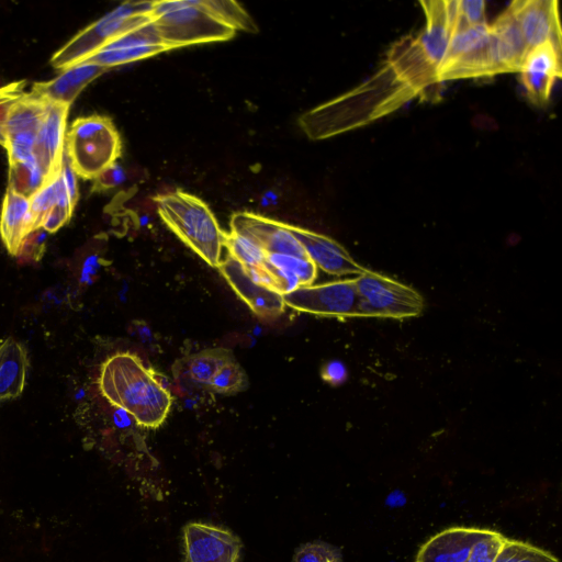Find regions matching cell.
<instances>
[{
    "label": "cell",
    "instance_id": "6da1fadb",
    "mask_svg": "<svg viewBox=\"0 0 562 562\" xmlns=\"http://www.w3.org/2000/svg\"><path fill=\"white\" fill-rule=\"evenodd\" d=\"M98 385L110 404L127 412L144 428L159 427L172 404L156 372L128 351L114 353L102 363Z\"/></svg>",
    "mask_w": 562,
    "mask_h": 562
},
{
    "label": "cell",
    "instance_id": "7a4b0ae2",
    "mask_svg": "<svg viewBox=\"0 0 562 562\" xmlns=\"http://www.w3.org/2000/svg\"><path fill=\"white\" fill-rule=\"evenodd\" d=\"M154 201L167 227L207 265L217 267L225 232L206 203L182 190L158 194Z\"/></svg>",
    "mask_w": 562,
    "mask_h": 562
},
{
    "label": "cell",
    "instance_id": "3957f363",
    "mask_svg": "<svg viewBox=\"0 0 562 562\" xmlns=\"http://www.w3.org/2000/svg\"><path fill=\"white\" fill-rule=\"evenodd\" d=\"M151 21L170 49L232 38L235 30L202 7L200 0L154 1Z\"/></svg>",
    "mask_w": 562,
    "mask_h": 562
},
{
    "label": "cell",
    "instance_id": "277c9868",
    "mask_svg": "<svg viewBox=\"0 0 562 562\" xmlns=\"http://www.w3.org/2000/svg\"><path fill=\"white\" fill-rule=\"evenodd\" d=\"M65 153L77 176L94 179L121 156V136L108 116H80L66 134Z\"/></svg>",
    "mask_w": 562,
    "mask_h": 562
},
{
    "label": "cell",
    "instance_id": "5b68a950",
    "mask_svg": "<svg viewBox=\"0 0 562 562\" xmlns=\"http://www.w3.org/2000/svg\"><path fill=\"white\" fill-rule=\"evenodd\" d=\"M154 1H126L86 26L59 48L50 63L65 69L81 63L108 42L121 34L151 21Z\"/></svg>",
    "mask_w": 562,
    "mask_h": 562
},
{
    "label": "cell",
    "instance_id": "8992f818",
    "mask_svg": "<svg viewBox=\"0 0 562 562\" xmlns=\"http://www.w3.org/2000/svg\"><path fill=\"white\" fill-rule=\"evenodd\" d=\"M360 317L404 319L422 314L424 299L415 289L366 269L356 279Z\"/></svg>",
    "mask_w": 562,
    "mask_h": 562
},
{
    "label": "cell",
    "instance_id": "52a82bcc",
    "mask_svg": "<svg viewBox=\"0 0 562 562\" xmlns=\"http://www.w3.org/2000/svg\"><path fill=\"white\" fill-rule=\"evenodd\" d=\"M285 306L319 316L360 317L355 279L304 285L283 295Z\"/></svg>",
    "mask_w": 562,
    "mask_h": 562
},
{
    "label": "cell",
    "instance_id": "ba28073f",
    "mask_svg": "<svg viewBox=\"0 0 562 562\" xmlns=\"http://www.w3.org/2000/svg\"><path fill=\"white\" fill-rule=\"evenodd\" d=\"M167 50L169 48L160 40L153 21H149L108 42L86 60L109 70Z\"/></svg>",
    "mask_w": 562,
    "mask_h": 562
},
{
    "label": "cell",
    "instance_id": "9c48e42d",
    "mask_svg": "<svg viewBox=\"0 0 562 562\" xmlns=\"http://www.w3.org/2000/svg\"><path fill=\"white\" fill-rule=\"evenodd\" d=\"M528 47L519 26L507 9L492 25L485 48L487 76L506 71H519Z\"/></svg>",
    "mask_w": 562,
    "mask_h": 562
},
{
    "label": "cell",
    "instance_id": "30bf717a",
    "mask_svg": "<svg viewBox=\"0 0 562 562\" xmlns=\"http://www.w3.org/2000/svg\"><path fill=\"white\" fill-rule=\"evenodd\" d=\"M231 231L248 237L267 255L288 254L307 257L290 231L289 224L250 212H237L231 218Z\"/></svg>",
    "mask_w": 562,
    "mask_h": 562
},
{
    "label": "cell",
    "instance_id": "8fae6325",
    "mask_svg": "<svg viewBox=\"0 0 562 562\" xmlns=\"http://www.w3.org/2000/svg\"><path fill=\"white\" fill-rule=\"evenodd\" d=\"M187 562H238L241 542L231 531L207 524L183 528Z\"/></svg>",
    "mask_w": 562,
    "mask_h": 562
},
{
    "label": "cell",
    "instance_id": "7c38bea8",
    "mask_svg": "<svg viewBox=\"0 0 562 562\" xmlns=\"http://www.w3.org/2000/svg\"><path fill=\"white\" fill-rule=\"evenodd\" d=\"M508 9L519 26L528 49L546 43L561 47L557 1L518 0L512 2Z\"/></svg>",
    "mask_w": 562,
    "mask_h": 562
},
{
    "label": "cell",
    "instance_id": "4fadbf2b",
    "mask_svg": "<svg viewBox=\"0 0 562 562\" xmlns=\"http://www.w3.org/2000/svg\"><path fill=\"white\" fill-rule=\"evenodd\" d=\"M561 47L546 43L529 48L519 72L527 97L536 104L550 98L555 81L561 77Z\"/></svg>",
    "mask_w": 562,
    "mask_h": 562
},
{
    "label": "cell",
    "instance_id": "5bb4252c",
    "mask_svg": "<svg viewBox=\"0 0 562 562\" xmlns=\"http://www.w3.org/2000/svg\"><path fill=\"white\" fill-rule=\"evenodd\" d=\"M217 268L237 295L257 316L272 319L284 312L283 295L256 282L245 268L231 256L222 260Z\"/></svg>",
    "mask_w": 562,
    "mask_h": 562
},
{
    "label": "cell",
    "instance_id": "9a60e30c",
    "mask_svg": "<svg viewBox=\"0 0 562 562\" xmlns=\"http://www.w3.org/2000/svg\"><path fill=\"white\" fill-rule=\"evenodd\" d=\"M289 227L316 268L334 276H359L366 270L333 238L299 226Z\"/></svg>",
    "mask_w": 562,
    "mask_h": 562
},
{
    "label": "cell",
    "instance_id": "2e32d148",
    "mask_svg": "<svg viewBox=\"0 0 562 562\" xmlns=\"http://www.w3.org/2000/svg\"><path fill=\"white\" fill-rule=\"evenodd\" d=\"M69 108L67 104L48 102L45 117L37 133L34 154L48 180L59 173L65 157Z\"/></svg>",
    "mask_w": 562,
    "mask_h": 562
},
{
    "label": "cell",
    "instance_id": "e0dca14e",
    "mask_svg": "<svg viewBox=\"0 0 562 562\" xmlns=\"http://www.w3.org/2000/svg\"><path fill=\"white\" fill-rule=\"evenodd\" d=\"M105 71L106 68L85 60L63 69L49 81L34 83L30 92L47 102L70 106L79 93Z\"/></svg>",
    "mask_w": 562,
    "mask_h": 562
},
{
    "label": "cell",
    "instance_id": "ac0fdd59",
    "mask_svg": "<svg viewBox=\"0 0 562 562\" xmlns=\"http://www.w3.org/2000/svg\"><path fill=\"white\" fill-rule=\"evenodd\" d=\"M483 529L451 527L426 541L416 555V562H465L473 542Z\"/></svg>",
    "mask_w": 562,
    "mask_h": 562
},
{
    "label": "cell",
    "instance_id": "d6986e66",
    "mask_svg": "<svg viewBox=\"0 0 562 562\" xmlns=\"http://www.w3.org/2000/svg\"><path fill=\"white\" fill-rule=\"evenodd\" d=\"M32 232L30 199L8 189L0 214V236L9 254L20 256L23 243Z\"/></svg>",
    "mask_w": 562,
    "mask_h": 562
},
{
    "label": "cell",
    "instance_id": "ffe728a7",
    "mask_svg": "<svg viewBox=\"0 0 562 562\" xmlns=\"http://www.w3.org/2000/svg\"><path fill=\"white\" fill-rule=\"evenodd\" d=\"M422 4L426 12L427 24L416 41L425 58L440 72L452 33L445 1H429Z\"/></svg>",
    "mask_w": 562,
    "mask_h": 562
},
{
    "label": "cell",
    "instance_id": "44dd1931",
    "mask_svg": "<svg viewBox=\"0 0 562 562\" xmlns=\"http://www.w3.org/2000/svg\"><path fill=\"white\" fill-rule=\"evenodd\" d=\"M27 357L23 346L13 338L0 344V401L22 394L25 385Z\"/></svg>",
    "mask_w": 562,
    "mask_h": 562
},
{
    "label": "cell",
    "instance_id": "7402d4cb",
    "mask_svg": "<svg viewBox=\"0 0 562 562\" xmlns=\"http://www.w3.org/2000/svg\"><path fill=\"white\" fill-rule=\"evenodd\" d=\"M231 360H234L231 350L221 347L209 348L179 360L173 368H178V371L195 385L207 389L216 372Z\"/></svg>",
    "mask_w": 562,
    "mask_h": 562
},
{
    "label": "cell",
    "instance_id": "603a6c76",
    "mask_svg": "<svg viewBox=\"0 0 562 562\" xmlns=\"http://www.w3.org/2000/svg\"><path fill=\"white\" fill-rule=\"evenodd\" d=\"M48 102L29 92L15 99L4 122L5 139L24 132L38 133L45 117Z\"/></svg>",
    "mask_w": 562,
    "mask_h": 562
},
{
    "label": "cell",
    "instance_id": "cb8c5ba5",
    "mask_svg": "<svg viewBox=\"0 0 562 562\" xmlns=\"http://www.w3.org/2000/svg\"><path fill=\"white\" fill-rule=\"evenodd\" d=\"M48 180L35 154L22 162L10 164L8 189L31 198Z\"/></svg>",
    "mask_w": 562,
    "mask_h": 562
},
{
    "label": "cell",
    "instance_id": "d4e9b609",
    "mask_svg": "<svg viewBox=\"0 0 562 562\" xmlns=\"http://www.w3.org/2000/svg\"><path fill=\"white\" fill-rule=\"evenodd\" d=\"M200 3L210 13L232 29L257 33L258 27L247 11L236 1L231 0H200Z\"/></svg>",
    "mask_w": 562,
    "mask_h": 562
},
{
    "label": "cell",
    "instance_id": "484cf974",
    "mask_svg": "<svg viewBox=\"0 0 562 562\" xmlns=\"http://www.w3.org/2000/svg\"><path fill=\"white\" fill-rule=\"evenodd\" d=\"M223 247L245 268H258L266 261L267 254L256 243L235 232L224 233Z\"/></svg>",
    "mask_w": 562,
    "mask_h": 562
},
{
    "label": "cell",
    "instance_id": "4316f807",
    "mask_svg": "<svg viewBox=\"0 0 562 562\" xmlns=\"http://www.w3.org/2000/svg\"><path fill=\"white\" fill-rule=\"evenodd\" d=\"M248 384L245 370L234 359L216 372L207 389L222 395H234L246 390Z\"/></svg>",
    "mask_w": 562,
    "mask_h": 562
},
{
    "label": "cell",
    "instance_id": "83f0119b",
    "mask_svg": "<svg viewBox=\"0 0 562 562\" xmlns=\"http://www.w3.org/2000/svg\"><path fill=\"white\" fill-rule=\"evenodd\" d=\"M494 562H559V560L529 543L506 539Z\"/></svg>",
    "mask_w": 562,
    "mask_h": 562
},
{
    "label": "cell",
    "instance_id": "f1b7e54d",
    "mask_svg": "<svg viewBox=\"0 0 562 562\" xmlns=\"http://www.w3.org/2000/svg\"><path fill=\"white\" fill-rule=\"evenodd\" d=\"M266 261L273 267L293 273L301 286L311 285L317 274V268L308 257L288 254H268Z\"/></svg>",
    "mask_w": 562,
    "mask_h": 562
},
{
    "label": "cell",
    "instance_id": "f546056e",
    "mask_svg": "<svg viewBox=\"0 0 562 562\" xmlns=\"http://www.w3.org/2000/svg\"><path fill=\"white\" fill-rule=\"evenodd\" d=\"M506 539L499 532L483 529L473 542L465 562H494Z\"/></svg>",
    "mask_w": 562,
    "mask_h": 562
},
{
    "label": "cell",
    "instance_id": "4dcf8cb0",
    "mask_svg": "<svg viewBox=\"0 0 562 562\" xmlns=\"http://www.w3.org/2000/svg\"><path fill=\"white\" fill-rule=\"evenodd\" d=\"M57 177L47 181L30 198L34 231L41 228L44 216L56 204Z\"/></svg>",
    "mask_w": 562,
    "mask_h": 562
},
{
    "label": "cell",
    "instance_id": "1f68e13d",
    "mask_svg": "<svg viewBox=\"0 0 562 562\" xmlns=\"http://www.w3.org/2000/svg\"><path fill=\"white\" fill-rule=\"evenodd\" d=\"M293 562H342V557L337 548L323 541H313L295 551Z\"/></svg>",
    "mask_w": 562,
    "mask_h": 562
},
{
    "label": "cell",
    "instance_id": "d6a6232c",
    "mask_svg": "<svg viewBox=\"0 0 562 562\" xmlns=\"http://www.w3.org/2000/svg\"><path fill=\"white\" fill-rule=\"evenodd\" d=\"M458 12L459 20L456 29L486 22L485 2L482 0H458Z\"/></svg>",
    "mask_w": 562,
    "mask_h": 562
},
{
    "label": "cell",
    "instance_id": "836d02e7",
    "mask_svg": "<svg viewBox=\"0 0 562 562\" xmlns=\"http://www.w3.org/2000/svg\"><path fill=\"white\" fill-rule=\"evenodd\" d=\"M126 180V172L121 164L115 161L93 179L92 191L101 192L116 188Z\"/></svg>",
    "mask_w": 562,
    "mask_h": 562
},
{
    "label": "cell",
    "instance_id": "e575fe53",
    "mask_svg": "<svg viewBox=\"0 0 562 562\" xmlns=\"http://www.w3.org/2000/svg\"><path fill=\"white\" fill-rule=\"evenodd\" d=\"M59 177L64 189L68 195L71 206L75 209L78 201V183H77V175L74 171L67 156L65 153V157L60 167Z\"/></svg>",
    "mask_w": 562,
    "mask_h": 562
},
{
    "label": "cell",
    "instance_id": "d590c367",
    "mask_svg": "<svg viewBox=\"0 0 562 562\" xmlns=\"http://www.w3.org/2000/svg\"><path fill=\"white\" fill-rule=\"evenodd\" d=\"M70 216L69 212L54 205L44 216L41 228L47 233H55L69 221Z\"/></svg>",
    "mask_w": 562,
    "mask_h": 562
},
{
    "label": "cell",
    "instance_id": "8d00e7d4",
    "mask_svg": "<svg viewBox=\"0 0 562 562\" xmlns=\"http://www.w3.org/2000/svg\"><path fill=\"white\" fill-rule=\"evenodd\" d=\"M323 375L328 381H338L344 375V368L339 363H330Z\"/></svg>",
    "mask_w": 562,
    "mask_h": 562
},
{
    "label": "cell",
    "instance_id": "74e56055",
    "mask_svg": "<svg viewBox=\"0 0 562 562\" xmlns=\"http://www.w3.org/2000/svg\"><path fill=\"white\" fill-rule=\"evenodd\" d=\"M13 101L0 103V145H2L3 147H5V143H7L5 134H4V122L7 119L9 108Z\"/></svg>",
    "mask_w": 562,
    "mask_h": 562
},
{
    "label": "cell",
    "instance_id": "f35d334b",
    "mask_svg": "<svg viewBox=\"0 0 562 562\" xmlns=\"http://www.w3.org/2000/svg\"><path fill=\"white\" fill-rule=\"evenodd\" d=\"M278 203V195L276 192L267 191L261 198V204L263 206H270Z\"/></svg>",
    "mask_w": 562,
    "mask_h": 562
}]
</instances>
